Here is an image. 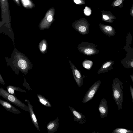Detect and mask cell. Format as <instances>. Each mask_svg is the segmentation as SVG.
Listing matches in <instances>:
<instances>
[{
    "label": "cell",
    "mask_w": 133,
    "mask_h": 133,
    "mask_svg": "<svg viewBox=\"0 0 133 133\" xmlns=\"http://www.w3.org/2000/svg\"><path fill=\"white\" fill-rule=\"evenodd\" d=\"M112 95L117 105L119 110L122 108L124 99L123 83L118 78H115L113 79L112 84Z\"/></svg>",
    "instance_id": "cell-1"
},
{
    "label": "cell",
    "mask_w": 133,
    "mask_h": 133,
    "mask_svg": "<svg viewBox=\"0 0 133 133\" xmlns=\"http://www.w3.org/2000/svg\"><path fill=\"white\" fill-rule=\"evenodd\" d=\"M15 61L19 69L25 75L31 70L33 67L31 62L24 54L22 53H18L16 55Z\"/></svg>",
    "instance_id": "cell-2"
},
{
    "label": "cell",
    "mask_w": 133,
    "mask_h": 133,
    "mask_svg": "<svg viewBox=\"0 0 133 133\" xmlns=\"http://www.w3.org/2000/svg\"><path fill=\"white\" fill-rule=\"evenodd\" d=\"M0 96L6 101L19 107L23 110L29 111L28 106L18 99L16 96L9 93L7 90L0 87Z\"/></svg>",
    "instance_id": "cell-3"
},
{
    "label": "cell",
    "mask_w": 133,
    "mask_h": 133,
    "mask_svg": "<svg viewBox=\"0 0 133 133\" xmlns=\"http://www.w3.org/2000/svg\"><path fill=\"white\" fill-rule=\"evenodd\" d=\"M97 45L94 43L82 42L79 43L77 48L79 51L83 54L91 56L98 54L99 50L97 49Z\"/></svg>",
    "instance_id": "cell-4"
},
{
    "label": "cell",
    "mask_w": 133,
    "mask_h": 133,
    "mask_svg": "<svg viewBox=\"0 0 133 133\" xmlns=\"http://www.w3.org/2000/svg\"><path fill=\"white\" fill-rule=\"evenodd\" d=\"M2 22L9 23L11 20L9 6L8 0H0Z\"/></svg>",
    "instance_id": "cell-5"
},
{
    "label": "cell",
    "mask_w": 133,
    "mask_h": 133,
    "mask_svg": "<svg viewBox=\"0 0 133 133\" xmlns=\"http://www.w3.org/2000/svg\"><path fill=\"white\" fill-rule=\"evenodd\" d=\"M101 83L99 79L95 82L89 88L83 98L82 102L86 103L91 100L97 91Z\"/></svg>",
    "instance_id": "cell-6"
},
{
    "label": "cell",
    "mask_w": 133,
    "mask_h": 133,
    "mask_svg": "<svg viewBox=\"0 0 133 133\" xmlns=\"http://www.w3.org/2000/svg\"><path fill=\"white\" fill-rule=\"evenodd\" d=\"M70 68L72 71L74 78L78 86L79 87L82 86L83 78L79 70L78 69L70 60L69 61Z\"/></svg>",
    "instance_id": "cell-7"
},
{
    "label": "cell",
    "mask_w": 133,
    "mask_h": 133,
    "mask_svg": "<svg viewBox=\"0 0 133 133\" xmlns=\"http://www.w3.org/2000/svg\"><path fill=\"white\" fill-rule=\"evenodd\" d=\"M72 26L77 31L82 35L87 34L89 32V26L86 22L78 21L74 23Z\"/></svg>",
    "instance_id": "cell-8"
},
{
    "label": "cell",
    "mask_w": 133,
    "mask_h": 133,
    "mask_svg": "<svg viewBox=\"0 0 133 133\" xmlns=\"http://www.w3.org/2000/svg\"><path fill=\"white\" fill-rule=\"evenodd\" d=\"M68 106L72 114L74 121L77 122L81 124L85 123L86 118L84 115L82 113L77 111L72 107L70 106Z\"/></svg>",
    "instance_id": "cell-9"
},
{
    "label": "cell",
    "mask_w": 133,
    "mask_h": 133,
    "mask_svg": "<svg viewBox=\"0 0 133 133\" xmlns=\"http://www.w3.org/2000/svg\"><path fill=\"white\" fill-rule=\"evenodd\" d=\"M100 116L102 118L107 117L108 115V107L106 100L103 98L101 100L98 107Z\"/></svg>",
    "instance_id": "cell-10"
},
{
    "label": "cell",
    "mask_w": 133,
    "mask_h": 133,
    "mask_svg": "<svg viewBox=\"0 0 133 133\" xmlns=\"http://www.w3.org/2000/svg\"><path fill=\"white\" fill-rule=\"evenodd\" d=\"M53 15L49 12L45 18L40 22L39 26L41 30L48 29L51 25L53 20Z\"/></svg>",
    "instance_id": "cell-11"
},
{
    "label": "cell",
    "mask_w": 133,
    "mask_h": 133,
    "mask_svg": "<svg viewBox=\"0 0 133 133\" xmlns=\"http://www.w3.org/2000/svg\"><path fill=\"white\" fill-rule=\"evenodd\" d=\"M0 104L6 110L16 114L21 113V112L9 102L0 99Z\"/></svg>",
    "instance_id": "cell-12"
},
{
    "label": "cell",
    "mask_w": 133,
    "mask_h": 133,
    "mask_svg": "<svg viewBox=\"0 0 133 133\" xmlns=\"http://www.w3.org/2000/svg\"><path fill=\"white\" fill-rule=\"evenodd\" d=\"M59 118L58 117L51 121L47 124L46 128L48 133H54L57 131L59 127Z\"/></svg>",
    "instance_id": "cell-13"
},
{
    "label": "cell",
    "mask_w": 133,
    "mask_h": 133,
    "mask_svg": "<svg viewBox=\"0 0 133 133\" xmlns=\"http://www.w3.org/2000/svg\"><path fill=\"white\" fill-rule=\"evenodd\" d=\"M99 27L103 33L109 37L114 36L116 34L115 30L110 26L100 24Z\"/></svg>",
    "instance_id": "cell-14"
},
{
    "label": "cell",
    "mask_w": 133,
    "mask_h": 133,
    "mask_svg": "<svg viewBox=\"0 0 133 133\" xmlns=\"http://www.w3.org/2000/svg\"><path fill=\"white\" fill-rule=\"evenodd\" d=\"M25 101H26L27 102L29 109V112L32 122L36 129L38 131H40V130L37 118L33 109V106L30 104V102L29 100L25 99Z\"/></svg>",
    "instance_id": "cell-15"
},
{
    "label": "cell",
    "mask_w": 133,
    "mask_h": 133,
    "mask_svg": "<svg viewBox=\"0 0 133 133\" xmlns=\"http://www.w3.org/2000/svg\"><path fill=\"white\" fill-rule=\"evenodd\" d=\"M114 61L110 60L104 62L98 70L97 73L98 74L108 72L113 69L112 66L114 64Z\"/></svg>",
    "instance_id": "cell-16"
},
{
    "label": "cell",
    "mask_w": 133,
    "mask_h": 133,
    "mask_svg": "<svg viewBox=\"0 0 133 133\" xmlns=\"http://www.w3.org/2000/svg\"><path fill=\"white\" fill-rule=\"evenodd\" d=\"M7 91L10 94L15 96L16 95L15 93V91L22 92H26L25 90L19 87L14 86L11 85H9L6 87Z\"/></svg>",
    "instance_id": "cell-17"
},
{
    "label": "cell",
    "mask_w": 133,
    "mask_h": 133,
    "mask_svg": "<svg viewBox=\"0 0 133 133\" xmlns=\"http://www.w3.org/2000/svg\"><path fill=\"white\" fill-rule=\"evenodd\" d=\"M48 44L45 39L42 40L39 44L38 48L40 51L43 54H45L47 52Z\"/></svg>",
    "instance_id": "cell-18"
},
{
    "label": "cell",
    "mask_w": 133,
    "mask_h": 133,
    "mask_svg": "<svg viewBox=\"0 0 133 133\" xmlns=\"http://www.w3.org/2000/svg\"><path fill=\"white\" fill-rule=\"evenodd\" d=\"M39 102L42 104L48 107H51V105L48 99L41 95L38 94L37 95Z\"/></svg>",
    "instance_id": "cell-19"
},
{
    "label": "cell",
    "mask_w": 133,
    "mask_h": 133,
    "mask_svg": "<svg viewBox=\"0 0 133 133\" xmlns=\"http://www.w3.org/2000/svg\"><path fill=\"white\" fill-rule=\"evenodd\" d=\"M93 64V62L91 61L85 59L83 61L82 65L83 67L88 70H90Z\"/></svg>",
    "instance_id": "cell-20"
},
{
    "label": "cell",
    "mask_w": 133,
    "mask_h": 133,
    "mask_svg": "<svg viewBox=\"0 0 133 133\" xmlns=\"http://www.w3.org/2000/svg\"><path fill=\"white\" fill-rule=\"evenodd\" d=\"M133 131L122 128H118L113 130L111 133H133Z\"/></svg>",
    "instance_id": "cell-21"
},
{
    "label": "cell",
    "mask_w": 133,
    "mask_h": 133,
    "mask_svg": "<svg viewBox=\"0 0 133 133\" xmlns=\"http://www.w3.org/2000/svg\"><path fill=\"white\" fill-rule=\"evenodd\" d=\"M22 4L25 8H30L33 6L32 3L30 0H21Z\"/></svg>",
    "instance_id": "cell-22"
},
{
    "label": "cell",
    "mask_w": 133,
    "mask_h": 133,
    "mask_svg": "<svg viewBox=\"0 0 133 133\" xmlns=\"http://www.w3.org/2000/svg\"><path fill=\"white\" fill-rule=\"evenodd\" d=\"M84 12L85 15L89 16L91 14V11L89 8L86 6L84 9Z\"/></svg>",
    "instance_id": "cell-23"
},
{
    "label": "cell",
    "mask_w": 133,
    "mask_h": 133,
    "mask_svg": "<svg viewBox=\"0 0 133 133\" xmlns=\"http://www.w3.org/2000/svg\"><path fill=\"white\" fill-rule=\"evenodd\" d=\"M23 86L25 87L26 89H28V90H32V89L29 86V84L26 81L25 78H24V83L23 84Z\"/></svg>",
    "instance_id": "cell-24"
},
{
    "label": "cell",
    "mask_w": 133,
    "mask_h": 133,
    "mask_svg": "<svg viewBox=\"0 0 133 133\" xmlns=\"http://www.w3.org/2000/svg\"><path fill=\"white\" fill-rule=\"evenodd\" d=\"M122 0H117L115 2L114 5L115 6H118L122 3Z\"/></svg>",
    "instance_id": "cell-25"
},
{
    "label": "cell",
    "mask_w": 133,
    "mask_h": 133,
    "mask_svg": "<svg viewBox=\"0 0 133 133\" xmlns=\"http://www.w3.org/2000/svg\"><path fill=\"white\" fill-rule=\"evenodd\" d=\"M130 92L131 94V98L132 99V102H133V88L132 87L129 85Z\"/></svg>",
    "instance_id": "cell-26"
},
{
    "label": "cell",
    "mask_w": 133,
    "mask_h": 133,
    "mask_svg": "<svg viewBox=\"0 0 133 133\" xmlns=\"http://www.w3.org/2000/svg\"><path fill=\"white\" fill-rule=\"evenodd\" d=\"M0 83L3 85H5V82L0 73Z\"/></svg>",
    "instance_id": "cell-27"
},
{
    "label": "cell",
    "mask_w": 133,
    "mask_h": 133,
    "mask_svg": "<svg viewBox=\"0 0 133 133\" xmlns=\"http://www.w3.org/2000/svg\"><path fill=\"white\" fill-rule=\"evenodd\" d=\"M103 18L105 20H108L109 18V16L106 15H103Z\"/></svg>",
    "instance_id": "cell-28"
},
{
    "label": "cell",
    "mask_w": 133,
    "mask_h": 133,
    "mask_svg": "<svg viewBox=\"0 0 133 133\" xmlns=\"http://www.w3.org/2000/svg\"><path fill=\"white\" fill-rule=\"evenodd\" d=\"M14 2L17 4L18 5L20 6L21 4L20 3L19 0H13Z\"/></svg>",
    "instance_id": "cell-29"
},
{
    "label": "cell",
    "mask_w": 133,
    "mask_h": 133,
    "mask_svg": "<svg viewBox=\"0 0 133 133\" xmlns=\"http://www.w3.org/2000/svg\"><path fill=\"white\" fill-rule=\"evenodd\" d=\"M74 1L75 3L77 4H79L81 2L80 0H74Z\"/></svg>",
    "instance_id": "cell-30"
},
{
    "label": "cell",
    "mask_w": 133,
    "mask_h": 133,
    "mask_svg": "<svg viewBox=\"0 0 133 133\" xmlns=\"http://www.w3.org/2000/svg\"><path fill=\"white\" fill-rule=\"evenodd\" d=\"M130 76L131 78V80L132 82H133V74H132V75H130Z\"/></svg>",
    "instance_id": "cell-31"
},
{
    "label": "cell",
    "mask_w": 133,
    "mask_h": 133,
    "mask_svg": "<svg viewBox=\"0 0 133 133\" xmlns=\"http://www.w3.org/2000/svg\"></svg>",
    "instance_id": "cell-32"
}]
</instances>
